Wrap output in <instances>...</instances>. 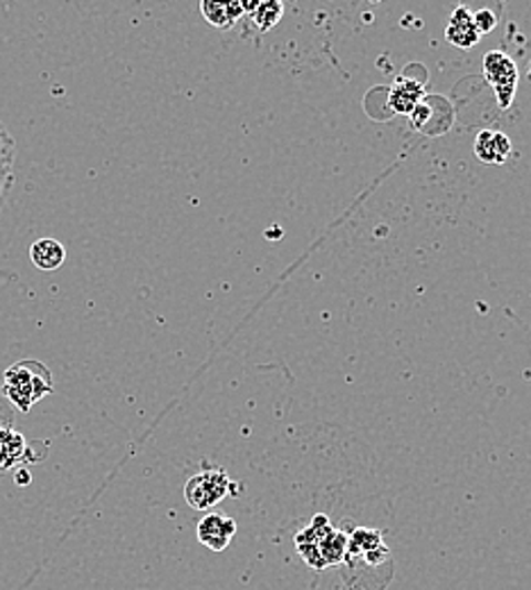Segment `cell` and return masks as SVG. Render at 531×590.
<instances>
[{"label":"cell","mask_w":531,"mask_h":590,"mask_svg":"<svg viewBox=\"0 0 531 590\" xmlns=\"http://www.w3.org/2000/svg\"><path fill=\"white\" fill-rule=\"evenodd\" d=\"M17 164V142L6 127V123L0 121V170H14Z\"/></svg>","instance_id":"4fadbf2b"},{"label":"cell","mask_w":531,"mask_h":590,"mask_svg":"<svg viewBox=\"0 0 531 590\" xmlns=\"http://www.w3.org/2000/svg\"><path fill=\"white\" fill-rule=\"evenodd\" d=\"M319 552H321V559H323V566L325 568L341 566L345 561V555H347V534L345 531H339V529H332L321 540Z\"/></svg>","instance_id":"8fae6325"},{"label":"cell","mask_w":531,"mask_h":590,"mask_svg":"<svg viewBox=\"0 0 531 590\" xmlns=\"http://www.w3.org/2000/svg\"><path fill=\"white\" fill-rule=\"evenodd\" d=\"M237 534V520L226 514H207L198 522V540L211 552H223Z\"/></svg>","instance_id":"277c9868"},{"label":"cell","mask_w":531,"mask_h":590,"mask_svg":"<svg viewBox=\"0 0 531 590\" xmlns=\"http://www.w3.org/2000/svg\"><path fill=\"white\" fill-rule=\"evenodd\" d=\"M479 32L472 25V12L468 8H457L450 17V23L446 28V39L457 45V49H472V45L479 43Z\"/></svg>","instance_id":"52a82bcc"},{"label":"cell","mask_w":531,"mask_h":590,"mask_svg":"<svg viewBox=\"0 0 531 590\" xmlns=\"http://www.w3.org/2000/svg\"><path fill=\"white\" fill-rule=\"evenodd\" d=\"M25 452H28V443L23 434L14 432L12 427L0 429V470L17 468V464L28 459Z\"/></svg>","instance_id":"ba28073f"},{"label":"cell","mask_w":531,"mask_h":590,"mask_svg":"<svg viewBox=\"0 0 531 590\" xmlns=\"http://www.w3.org/2000/svg\"><path fill=\"white\" fill-rule=\"evenodd\" d=\"M53 391V373L37 359H21L12 363L3 375V395L21 414H28L37 402Z\"/></svg>","instance_id":"6da1fadb"},{"label":"cell","mask_w":531,"mask_h":590,"mask_svg":"<svg viewBox=\"0 0 531 590\" xmlns=\"http://www.w3.org/2000/svg\"><path fill=\"white\" fill-rule=\"evenodd\" d=\"M282 14H284V6L282 3H254L252 12H250V19L261 32H266V30H271L273 25L280 23Z\"/></svg>","instance_id":"7c38bea8"},{"label":"cell","mask_w":531,"mask_h":590,"mask_svg":"<svg viewBox=\"0 0 531 590\" xmlns=\"http://www.w3.org/2000/svg\"><path fill=\"white\" fill-rule=\"evenodd\" d=\"M12 185H14V170H0V209H3Z\"/></svg>","instance_id":"9a60e30c"},{"label":"cell","mask_w":531,"mask_h":590,"mask_svg":"<svg viewBox=\"0 0 531 590\" xmlns=\"http://www.w3.org/2000/svg\"><path fill=\"white\" fill-rule=\"evenodd\" d=\"M425 101V89L418 80L412 77H403L397 80L391 86V94H388V105L395 114H409Z\"/></svg>","instance_id":"8992f818"},{"label":"cell","mask_w":531,"mask_h":590,"mask_svg":"<svg viewBox=\"0 0 531 590\" xmlns=\"http://www.w3.org/2000/svg\"><path fill=\"white\" fill-rule=\"evenodd\" d=\"M232 493H237V484L230 479V475L223 468L202 470L194 475L185 486L187 505L196 511L214 509L218 503H223V499Z\"/></svg>","instance_id":"7a4b0ae2"},{"label":"cell","mask_w":531,"mask_h":590,"mask_svg":"<svg viewBox=\"0 0 531 590\" xmlns=\"http://www.w3.org/2000/svg\"><path fill=\"white\" fill-rule=\"evenodd\" d=\"M472 25L479 34H486L491 32L496 25H498V17L491 12V10H479L472 14Z\"/></svg>","instance_id":"5bb4252c"},{"label":"cell","mask_w":531,"mask_h":590,"mask_svg":"<svg viewBox=\"0 0 531 590\" xmlns=\"http://www.w3.org/2000/svg\"><path fill=\"white\" fill-rule=\"evenodd\" d=\"M511 153L509 136L496 130H481L475 139V155L483 164H504Z\"/></svg>","instance_id":"5b68a950"},{"label":"cell","mask_w":531,"mask_h":590,"mask_svg":"<svg viewBox=\"0 0 531 590\" xmlns=\"http://www.w3.org/2000/svg\"><path fill=\"white\" fill-rule=\"evenodd\" d=\"M483 73H486V80H489L493 84V89H496V96H498L500 107L507 110L513 103L516 86H518V69H516L513 60H509L500 51L486 53Z\"/></svg>","instance_id":"3957f363"},{"label":"cell","mask_w":531,"mask_h":590,"mask_svg":"<svg viewBox=\"0 0 531 590\" xmlns=\"http://www.w3.org/2000/svg\"><path fill=\"white\" fill-rule=\"evenodd\" d=\"M30 259L41 270H58L66 259V250L58 239L43 237L30 246Z\"/></svg>","instance_id":"9c48e42d"},{"label":"cell","mask_w":531,"mask_h":590,"mask_svg":"<svg viewBox=\"0 0 531 590\" xmlns=\"http://www.w3.org/2000/svg\"><path fill=\"white\" fill-rule=\"evenodd\" d=\"M17 482H19V484H30V475H28L25 470H19V473H17Z\"/></svg>","instance_id":"2e32d148"},{"label":"cell","mask_w":531,"mask_h":590,"mask_svg":"<svg viewBox=\"0 0 531 590\" xmlns=\"http://www.w3.org/2000/svg\"><path fill=\"white\" fill-rule=\"evenodd\" d=\"M200 12L211 25H216L220 30H228L243 17V6L237 3V0H228V3L205 0V3L200 6Z\"/></svg>","instance_id":"30bf717a"}]
</instances>
